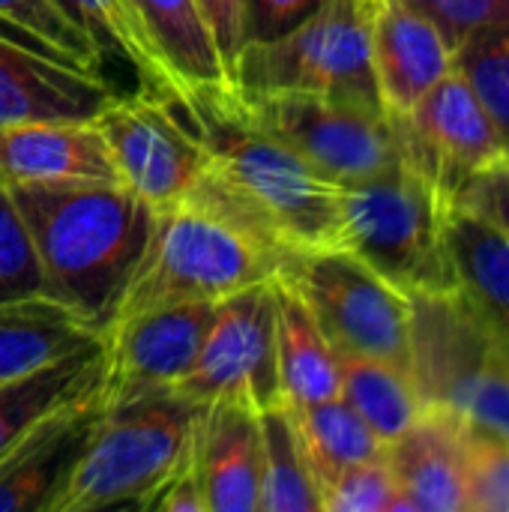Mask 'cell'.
Returning <instances> with one entry per match:
<instances>
[{
    "mask_svg": "<svg viewBox=\"0 0 509 512\" xmlns=\"http://www.w3.org/2000/svg\"><path fill=\"white\" fill-rule=\"evenodd\" d=\"M186 111L210 156L192 204L225 216L276 258L342 249L339 183L237 114L231 90L198 96Z\"/></svg>",
    "mask_w": 509,
    "mask_h": 512,
    "instance_id": "cell-1",
    "label": "cell"
},
{
    "mask_svg": "<svg viewBox=\"0 0 509 512\" xmlns=\"http://www.w3.org/2000/svg\"><path fill=\"white\" fill-rule=\"evenodd\" d=\"M6 189L30 231L45 297L105 336L159 213L120 180L15 183Z\"/></svg>",
    "mask_w": 509,
    "mask_h": 512,
    "instance_id": "cell-2",
    "label": "cell"
},
{
    "mask_svg": "<svg viewBox=\"0 0 509 512\" xmlns=\"http://www.w3.org/2000/svg\"><path fill=\"white\" fill-rule=\"evenodd\" d=\"M204 402L174 390L105 402L54 512L144 510L183 462Z\"/></svg>",
    "mask_w": 509,
    "mask_h": 512,
    "instance_id": "cell-3",
    "label": "cell"
},
{
    "mask_svg": "<svg viewBox=\"0 0 509 512\" xmlns=\"http://www.w3.org/2000/svg\"><path fill=\"white\" fill-rule=\"evenodd\" d=\"M408 369L423 408L456 414L468 429L509 444V339L465 294H414Z\"/></svg>",
    "mask_w": 509,
    "mask_h": 512,
    "instance_id": "cell-4",
    "label": "cell"
},
{
    "mask_svg": "<svg viewBox=\"0 0 509 512\" xmlns=\"http://www.w3.org/2000/svg\"><path fill=\"white\" fill-rule=\"evenodd\" d=\"M279 258L243 228L201 204L159 210L117 318L171 303H219L276 276ZM111 324V327H114Z\"/></svg>",
    "mask_w": 509,
    "mask_h": 512,
    "instance_id": "cell-5",
    "label": "cell"
},
{
    "mask_svg": "<svg viewBox=\"0 0 509 512\" xmlns=\"http://www.w3.org/2000/svg\"><path fill=\"white\" fill-rule=\"evenodd\" d=\"M447 213L441 198L396 162L375 177L342 186V249L405 297L456 291Z\"/></svg>",
    "mask_w": 509,
    "mask_h": 512,
    "instance_id": "cell-6",
    "label": "cell"
},
{
    "mask_svg": "<svg viewBox=\"0 0 509 512\" xmlns=\"http://www.w3.org/2000/svg\"><path fill=\"white\" fill-rule=\"evenodd\" d=\"M375 0H324L282 36L246 42L231 90L315 93L387 114L372 66Z\"/></svg>",
    "mask_w": 509,
    "mask_h": 512,
    "instance_id": "cell-7",
    "label": "cell"
},
{
    "mask_svg": "<svg viewBox=\"0 0 509 512\" xmlns=\"http://www.w3.org/2000/svg\"><path fill=\"white\" fill-rule=\"evenodd\" d=\"M276 279L312 312L336 354L408 366L411 300L348 249L288 252Z\"/></svg>",
    "mask_w": 509,
    "mask_h": 512,
    "instance_id": "cell-8",
    "label": "cell"
},
{
    "mask_svg": "<svg viewBox=\"0 0 509 512\" xmlns=\"http://www.w3.org/2000/svg\"><path fill=\"white\" fill-rule=\"evenodd\" d=\"M117 177L156 213L186 204L207 174V147L174 96L156 90L114 93L93 117Z\"/></svg>",
    "mask_w": 509,
    "mask_h": 512,
    "instance_id": "cell-9",
    "label": "cell"
},
{
    "mask_svg": "<svg viewBox=\"0 0 509 512\" xmlns=\"http://www.w3.org/2000/svg\"><path fill=\"white\" fill-rule=\"evenodd\" d=\"M231 105L339 186L360 183L399 162L387 114L315 93L231 90Z\"/></svg>",
    "mask_w": 509,
    "mask_h": 512,
    "instance_id": "cell-10",
    "label": "cell"
},
{
    "mask_svg": "<svg viewBox=\"0 0 509 512\" xmlns=\"http://www.w3.org/2000/svg\"><path fill=\"white\" fill-rule=\"evenodd\" d=\"M399 162L417 174L447 210L465 189L509 159L504 141L471 84L453 69L408 114L390 117Z\"/></svg>",
    "mask_w": 509,
    "mask_h": 512,
    "instance_id": "cell-11",
    "label": "cell"
},
{
    "mask_svg": "<svg viewBox=\"0 0 509 512\" xmlns=\"http://www.w3.org/2000/svg\"><path fill=\"white\" fill-rule=\"evenodd\" d=\"M174 393L195 402L243 399L258 411L282 405L273 279L216 303L201 351Z\"/></svg>",
    "mask_w": 509,
    "mask_h": 512,
    "instance_id": "cell-12",
    "label": "cell"
},
{
    "mask_svg": "<svg viewBox=\"0 0 509 512\" xmlns=\"http://www.w3.org/2000/svg\"><path fill=\"white\" fill-rule=\"evenodd\" d=\"M114 93L102 72L0 18V126L93 120Z\"/></svg>",
    "mask_w": 509,
    "mask_h": 512,
    "instance_id": "cell-13",
    "label": "cell"
},
{
    "mask_svg": "<svg viewBox=\"0 0 509 512\" xmlns=\"http://www.w3.org/2000/svg\"><path fill=\"white\" fill-rule=\"evenodd\" d=\"M216 303H171L120 318L102 339L108 354L105 402L174 390L192 369Z\"/></svg>",
    "mask_w": 509,
    "mask_h": 512,
    "instance_id": "cell-14",
    "label": "cell"
},
{
    "mask_svg": "<svg viewBox=\"0 0 509 512\" xmlns=\"http://www.w3.org/2000/svg\"><path fill=\"white\" fill-rule=\"evenodd\" d=\"M372 66L387 117H399L456 69V48L411 3L375 0Z\"/></svg>",
    "mask_w": 509,
    "mask_h": 512,
    "instance_id": "cell-15",
    "label": "cell"
},
{
    "mask_svg": "<svg viewBox=\"0 0 509 512\" xmlns=\"http://www.w3.org/2000/svg\"><path fill=\"white\" fill-rule=\"evenodd\" d=\"M102 414V396L42 420L0 459V512H54Z\"/></svg>",
    "mask_w": 509,
    "mask_h": 512,
    "instance_id": "cell-16",
    "label": "cell"
},
{
    "mask_svg": "<svg viewBox=\"0 0 509 512\" xmlns=\"http://www.w3.org/2000/svg\"><path fill=\"white\" fill-rule=\"evenodd\" d=\"M468 426L441 408L423 414L384 447L405 512H465Z\"/></svg>",
    "mask_w": 509,
    "mask_h": 512,
    "instance_id": "cell-17",
    "label": "cell"
},
{
    "mask_svg": "<svg viewBox=\"0 0 509 512\" xmlns=\"http://www.w3.org/2000/svg\"><path fill=\"white\" fill-rule=\"evenodd\" d=\"M195 459L207 512H258L261 411L255 405L204 402L195 423Z\"/></svg>",
    "mask_w": 509,
    "mask_h": 512,
    "instance_id": "cell-18",
    "label": "cell"
},
{
    "mask_svg": "<svg viewBox=\"0 0 509 512\" xmlns=\"http://www.w3.org/2000/svg\"><path fill=\"white\" fill-rule=\"evenodd\" d=\"M60 180H120L93 120H33L0 126L3 186Z\"/></svg>",
    "mask_w": 509,
    "mask_h": 512,
    "instance_id": "cell-19",
    "label": "cell"
},
{
    "mask_svg": "<svg viewBox=\"0 0 509 512\" xmlns=\"http://www.w3.org/2000/svg\"><path fill=\"white\" fill-rule=\"evenodd\" d=\"M108 375L105 339H93L84 348L0 387V459L24 441L51 414L102 396Z\"/></svg>",
    "mask_w": 509,
    "mask_h": 512,
    "instance_id": "cell-20",
    "label": "cell"
},
{
    "mask_svg": "<svg viewBox=\"0 0 509 512\" xmlns=\"http://www.w3.org/2000/svg\"><path fill=\"white\" fill-rule=\"evenodd\" d=\"M273 300L282 405H312L339 396V357L306 303L276 276Z\"/></svg>",
    "mask_w": 509,
    "mask_h": 512,
    "instance_id": "cell-21",
    "label": "cell"
},
{
    "mask_svg": "<svg viewBox=\"0 0 509 512\" xmlns=\"http://www.w3.org/2000/svg\"><path fill=\"white\" fill-rule=\"evenodd\" d=\"M447 249L456 288L465 300L509 339V240L468 210L447 213Z\"/></svg>",
    "mask_w": 509,
    "mask_h": 512,
    "instance_id": "cell-22",
    "label": "cell"
},
{
    "mask_svg": "<svg viewBox=\"0 0 509 512\" xmlns=\"http://www.w3.org/2000/svg\"><path fill=\"white\" fill-rule=\"evenodd\" d=\"M159 45L183 105L198 96H216L231 90V81L219 63L204 21L192 0H129Z\"/></svg>",
    "mask_w": 509,
    "mask_h": 512,
    "instance_id": "cell-23",
    "label": "cell"
},
{
    "mask_svg": "<svg viewBox=\"0 0 509 512\" xmlns=\"http://www.w3.org/2000/svg\"><path fill=\"white\" fill-rule=\"evenodd\" d=\"M102 339L51 297L0 306V387Z\"/></svg>",
    "mask_w": 509,
    "mask_h": 512,
    "instance_id": "cell-24",
    "label": "cell"
},
{
    "mask_svg": "<svg viewBox=\"0 0 509 512\" xmlns=\"http://www.w3.org/2000/svg\"><path fill=\"white\" fill-rule=\"evenodd\" d=\"M54 3L93 42L99 60L114 57L135 72L144 90H156L180 99V87L159 45L153 42L150 30L144 27L141 15L132 9L129 0H54Z\"/></svg>",
    "mask_w": 509,
    "mask_h": 512,
    "instance_id": "cell-25",
    "label": "cell"
},
{
    "mask_svg": "<svg viewBox=\"0 0 509 512\" xmlns=\"http://www.w3.org/2000/svg\"><path fill=\"white\" fill-rule=\"evenodd\" d=\"M285 408L303 447L306 465L318 483V492H324V486L336 480L345 468L375 459L387 447L342 396Z\"/></svg>",
    "mask_w": 509,
    "mask_h": 512,
    "instance_id": "cell-26",
    "label": "cell"
},
{
    "mask_svg": "<svg viewBox=\"0 0 509 512\" xmlns=\"http://www.w3.org/2000/svg\"><path fill=\"white\" fill-rule=\"evenodd\" d=\"M339 357V396L363 417V423L390 444L399 438L420 414L423 399L408 366L378 360V357Z\"/></svg>",
    "mask_w": 509,
    "mask_h": 512,
    "instance_id": "cell-27",
    "label": "cell"
},
{
    "mask_svg": "<svg viewBox=\"0 0 509 512\" xmlns=\"http://www.w3.org/2000/svg\"><path fill=\"white\" fill-rule=\"evenodd\" d=\"M258 512H324L318 483L306 465L285 405L261 411Z\"/></svg>",
    "mask_w": 509,
    "mask_h": 512,
    "instance_id": "cell-28",
    "label": "cell"
},
{
    "mask_svg": "<svg viewBox=\"0 0 509 512\" xmlns=\"http://www.w3.org/2000/svg\"><path fill=\"white\" fill-rule=\"evenodd\" d=\"M456 69L477 93L509 156V27L465 39L456 48Z\"/></svg>",
    "mask_w": 509,
    "mask_h": 512,
    "instance_id": "cell-29",
    "label": "cell"
},
{
    "mask_svg": "<svg viewBox=\"0 0 509 512\" xmlns=\"http://www.w3.org/2000/svg\"><path fill=\"white\" fill-rule=\"evenodd\" d=\"M42 294L45 282L30 231L9 189L0 183V306Z\"/></svg>",
    "mask_w": 509,
    "mask_h": 512,
    "instance_id": "cell-30",
    "label": "cell"
},
{
    "mask_svg": "<svg viewBox=\"0 0 509 512\" xmlns=\"http://www.w3.org/2000/svg\"><path fill=\"white\" fill-rule=\"evenodd\" d=\"M321 507L324 512H405L384 453L330 480L321 492Z\"/></svg>",
    "mask_w": 509,
    "mask_h": 512,
    "instance_id": "cell-31",
    "label": "cell"
},
{
    "mask_svg": "<svg viewBox=\"0 0 509 512\" xmlns=\"http://www.w3.org/2000/svg\"><path fill=\"white\" fill-rule=\"evenodd\" d=\"M0 18L33 33L36 39L48 42L60 54L72 57L75 63L102 72V60H99L93 42L81 33V27L54 0H0Z\"/></svg>",
    "mask_w": 509,
    "mask_h": 512,
    "instance_id": "cell-32",
    "label": "cell"
},
{
    "mask_svg": "<svg viewBox=\"0 0 509 512\" xmlns=\"http://www.w3.org/2000/svg\"><path fill=\"white\" fill-rule=\"evenodd\" d=\"M465 512H509V444L468 429Z\"/></svg>",
    "mask_w": 509,
    "mask_h": 512,
    "instance_id": "cell-33",
    "label": "cell"
},
{
    "mask_svg": "<svg viewBox=\"0 0 509 512\" xmlns=\"http://www.w3.org/2000/svg\"><path fill=\"white\" fill-rule=\"evenodd\" d=\"M414 9H420L426 18H432L441 33L459 48L465 39L509 27V0H405Z\"/></svg>",
    "mask_w": 509,
    "mask_h": 512,
    "instance_id": "cell-34",
    "label": "cell"
},
{
    "mask_svg": "<svg viewBox=\"0 0 509 512\" xmlns=\"http://www.w3.org/2000/svg\"><path fill=\"white\" fill-rule=\"evenodd\" d=\"M192 3L198 9V18L204 21L210 42L219 54V63L231 81L240 51L246 48V3L243 0H192Z\"/></svg>",
    "mask_w": 509,
    "mask_h": 512,
    "instance_id": "cell-35",
    "label": "cell"
},
{
    "mask_svg": "<svg viewBox=\"0 0 509 512\" xmlns=\"http://www.w3.org/2000/svg\"><path fill=\"white\" fill-rule=\"evenodd\" d=\"M144 512H207L201 471H198V459H195V435H192V444H189L183 462L153 492V498L144 504Z\"/></svg>",
    "mask_w": 509,
    "mask_h": 512,
    "instance_id": "cell-36",
    "label": "cell"
},
{
    "mask_svg": "<svg viewBox=\"0 0 509 512\" xmlns=\"http://www.w3.org/2000/svg\"><path fill=\"white\" fill-rule=\"evenodd\" d=\"M453 210H468L489 225H495L509 240V159L477 177Z\"/></svg>",
    "mask_w": 509,
    "mask_h": 512,
    "instance_id": "cell-37",
    "label": "cell"
},
{
    "mask_svg": "<svg viewBox=\"0 0 509 512\" xmlns=\"http://www.w3.org/2000/svg\"><path fill=\"white\" fill-rule=\"evenodd\" d=\"M246 3V42H261L288 33L306 21L324 0H243Z\"/></svg>",
    "mask_w": 509,
    "mask_h": 512,
    "instance_id": "cell-38",
    "label": "cell"
}]
</instances>
